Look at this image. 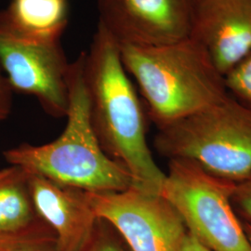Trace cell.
<instances>
[{"mask_svg":"<svg viewBox=\"0 0 251 251\" xmlns=\"http://www.w3.org/2000/svg\"><path fill=\"white\" fill-rule=\"evenodd\" d=\"M119 47L126 70L137 82L158 128L229 96L225 75L192 36L170 45Z\"/></svg>","mask_w":251,"mask_h":251,"instance_id":"3957f363","label":"cell"},{"mask_svg":"<svg viewBox=\"0 0 251 251\" xmlns=\"http://www.w3.org/2000/svg\"><path fill=\"white\" fill-rule=\"evenodd\" d=\"M230 96L251 111V53L225 75Z\"/></svg>","mask_w":251,"mask_h":251,"instance_id":"5bb4252c","label":"cell"},{"mask_svg":"<svg viewBox=\"0 0 251 251\" xmlns=\"http://www.w3.org/2000/svg\"><path fill=\"white\" fill-rule=\"evenodd\" d=\"M191 36L225 75L251 53V0H198Z\"/></svg>","mask_w":251,"mask_h":251,"instance_id":"9c48e42d","label":"cell"},{"mask_svg":"<svg viewBox=\"0 0 251 251\" xmlns=\"http://www.w3.org/2000/svg\"><path fill=\"white\" fill-rule=\"evenodd\" d=\"M243 225H244L245 231H246V233H247V235H248V237H249V240H250V242H251V223L245 222Z\"/></svg>","mask_w":251,"mask_h":251,"instance_id":"d6986e66","label":"cell"},{"mask_svg":"<svg viewBox=\"0 0 251 251\" xmlns=\"http://www.w3.org/2000/svg\"><path fill=\"white\" fill-rule=\"evenodd\" d=\"M36 212L53 232L59 251H83L95 231L98 217L86 192L29 174Z\"/></svg>","mask_w":251,"mask_h":251,"instance_id":"30bf717a","label":"cell"},{"mask_svg":"<svg viewBox=\"0 0 251 251\" xmlns=\"http://www.w3.org/2000/svg\"><path fill=\"white\" fill-rule=\"evenodd\" d=\"M198 0H98V25L119 46L170 45L192 35Z\"/></svg>","mask_w":251,"mask_h":251,"instance_id":"52a82bcc","label":"cell"},{"mask_svg":"<svg viewBox=\"0 0 251 251\" xmlns=\"http://www.w3.org/2000/svg\"><path fill=\"white\" fill-rule=\"evenodd\" d=\"M180 251H210L206 248L203 244L198 241V239L192 235L191 233H187L184 242L182 244V248Z\"/></svg>","mask_w":251,"mask_h":251,"instance_id":"ac0fdd59","label":"cell"},{"mask_svg":"<svg viewBox=\"0 0 251 251\" xmlns=\"http://www.w3.org/2000/svg\"><path fill=\"white\" fill-rule=\"evenodd\" d=\"M0 251H59L56 238L47 225L20 233L0 234Z\"/></svg>","mask_w":251,"mask_h":251,"instance_id":"4fadbf2b","label":"cell"},{"mask_svg":"<svg viewBox=\"0 0 251 251\" xmlns=\"http://www.w3.org/2000/svg\"><path fill=\"white\" fill-rule=\"evenodd\" d=\"M232 201L236 213L242 216L245 222L251 223V174L247 179L235 183Z\"/></svg>","mask_w":251,"mask_h":251,"instance_id":"2e32d148","label":"cell"},{"mask_svg":"<svg viewBox=\"0 0 251 251\" xmlns=\"http://www.w3.org/2000/svg\"><path fill=\"white\" fill-rule=\"evenodd\" d=\"M86 195L97 217L115 228L129 251H181L187 228L160 194L131 186L121 192Z\"/></svg>","mask_w":251,"mask_h":251,"instance_id":"8992f818","label":"cell"},{"mask_svg":"<svg viewBox=\"0 0 251 251\" xmlns=\"http://www.w3.org/2000/svg\"><path fill=\"white\" fill-rule=\"evenodd\" d=\"M154 147L220 179L238 183L251 174V111L232 96L158 128Z\"/></svg>","mask_w":251,"mask_h":251,"instance_id":"277c9868","label":"cell"},{"mask_svg":"<svg viewBox=\"0 0 251 251\" xmlns=\"http://www.w3.org/2000/svg\"><path fill=\"white\" fill-rule=\"evenodd\" d=\"M235 183L186 159H171L160 195L178 211L188 233L210 251H251L232 201Z\"/></svg>","mask_w":251,"mask_h":251,"instance_id":"5b68a950","label":"cell"},{"mask_svg":"<svg viewBox=\"0 0 251 251\" xmlns=\"http://www.w3.org/2000/svg\"><path fill=\"white\" fill-rule=\"evenodd\" d=\"M83 251H130L115 228L103 219H98L92 238Z\"/></svg>","mask_w":251,"mask_h":251,"instance_id":"9a60e30c","label":"cell"},{"mask_svg":"<svg viewBox=\"0 0 251 251\" xmlns=\"http://www.w3.org/2000/svg\"><path fill=\"white\" fill-rule=\"evenodd\" d=\"M84 75L90 119L102 150L130 173L134 186L160 194L166 173L146 140L144 107L122 62L120 47L98 25L88 51Z\"/></svg>","mask_w":251,"mask_h":251,"instance_id":"6da1fadb","label":"cell"},{"mask_svg":"<svg viewBox=\"0 0 251 251\" xmlns=\"http://www.w3.org/2000/svg\"><path fill=\"white\" fill-rule=\"evenodd\" d=\"M47 226L36 212L29 173L11 165L0 170V234L20 233Z\"/></svg>","mask_w":251,"mask_h":251,"instance_id":"7c38bea8","label":"cell"},{"mask_svg":"<svg viewBox=\"0 0 251 251\" xmlns=\"http://www.w3.org/2000/svg\"><path fill=\"white\" fill-rule=\"evenodd\" d=\"M71 63L61 42L0 36V67L13 91L34 96L50 117H65Z\"/></svg>","mask_w":251,"mask_h":251,"instance_id":"ba28073f","label":"cell"},{"mask_svg":"<svg viewBox=\"0 0 251 251\" xmlns=\"http://www.w3.org/2000/svg\"><path fill=\"white\" fill-rule=\"evenodd\" d=\"M66 125L56 140L42 145L23 144L3 152L6 161L29 174L90 193L121 192L134 186L130 173L110 158L90 119L84 75V51L71 63Z\"/></svg>","mask_w":251,"mask_h":251,"instance_id":"7a4b0ae2","label":"cell"},{"mask_svg":"<svg viewBox=\"0 0 251 251\" xmlns=\"http://www.w3.org/2000/svg\"><path fill=\"white\" fill-rule=\"evenodd\" d=\"M68 0H11L0 10V36L33 42H61L68 25Z\"/></svg>","mask_w":251,"mask_h":251,"instance_id":"8fae6325","label":"cell"},{"mask_svg":"<svg viewBox=\"0 0 251 251\" xmlns=\"http://www.w3.org/2000/svg\"><path fill=\"white\" fill-rule=\"evenodd\" d=\"M12 92L9 81L0 67V121L8 118L11 113Z\"/></svg>","mask_w":251,"mask_h":251,"instance_id":"e0dca14e","label":"cell"}]
</instances>
